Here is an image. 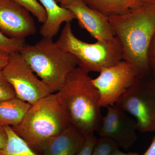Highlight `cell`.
Returning a JSON list of instances; mask_svg holds the SVG:
<instances>
[{
  "label": "cell",
  "mask_w": 155,
  "mask_h": 155,
  "mask_svg": "<svg viewBox=\"0 0 155 155\" xmlns=\"http://www.w3.org/2000/svg\"><path fill=\"white\" fill-rule=\"evenodd\" d=\"M109 19L122 45L123 60L135 67L139 76L145 77L150 69L148 54L155 35V0H145L125 14Z\"/></svg>",
  "instance_id": "cell-1"
},
{
  "label": "cell",
  "mask_w": 155,
  "mask_h": 155,
  "mask_svg": "<svg viewBox=\"0 0 155 155\" xmlns=\"http://www.w3.org/2000/svg\"><path fill=\"white\" fill-rule=\"evenodd\" d=\"M89 73L76 67L56 92L71 124L85 136L96 132L103 117L99 93Z\"/></svg>",
  "instance_id": "cell-2"
},
{
  "label": "cell",
  "mask_w": 155,
  "mask_h": 155,
  "mask_svg": "<svg viewBox=\"0 0 155 155\" xmlns=\"http://www.w3.org/2000/svg\"><path fill=\"white\" fill-rule=\"evenodd\" d=\"M56 93H51L31 106L22 121L11 127L35 152L42 154L50 140L71 125Z\"/></svg>",
  "instance_id": "cell-3"
},
{
  "label": "cell",
  "mask_w": 155,
  "mask_h": 155,
  "mask_svg": "<svg viewBox=\"0 0 155 155\" xmlns=\"http://www.w3.org/2000/svg\"><path fill=\"white\" fill-rule=\"evenodd\" d=\"M19 53L52 93L62 88L77 65L75 56L52 38H42L35 45L25 44Z\"/></svg>",
  "instance_id": "cell-4"
},
{
  "label": "cell",
  "mask_w": 155,
  "mask_h": 155,
  "mask_svg": "<svg viewBox=\"0 0 155 155\" xmlns=\"http://www.w3.org/2000/svg\"><path fill=\"white\" fill-rule=\"evenodd\" d=\"M55 42L75 56L78 67L88 72H100L123 60L122 45L117 37L109 40L88 43L75 36L71 22H66Z\"/></svg>",
  "instance_id": "cell-5"
},
{
  "label": "cell",
  "mask_w": 155,
  "mask_h": 155,
  "mask_svg": "<svg viewBox=\"0 0 155 155\" xmlns=\"http://www.w3.org/2000/svg\"><path fill=\"white\" fill-rule=\"evenodd\" d=\"M133 116L137 130L142 133L155 131V84L145 83L139 76L116 104Z\"/></svg>",
  "instance_id": "cell-6"
},
{
  "label": "cell",
  "mask_w": 155,
  "mask_h": 155,
  "mask_svg": "<svg viewBox=\"0 0 155 155\" xmlns=\"http://www.w3.org/2000/svg\"><path fill=\"white\" fill-rule=\"evenodd\" d=\"M2 71L13 87L16 97L31 105L52 93L19 52L10 54L8 64Z\"/></svg>",
  "instance_id": "cell-7"
},
{
  "label": "cell",
  "mask_w": 155,
  "mask_h": 155,
  "mask_svg": "<svg viewBox=\"0 0 155 155\" xmlns=\"http://www.w3.org/2000/svg\"><path fill=\"white\" fill-rule=\"evenodd\" d=\"M99 73L92 81L99 93L101 107L116 104L139 77L135 67L124 60Z\"/></svg>",
  "instance_id": "cell-8"
},
{
  "label": "cell",
  "mask_w": 155,
  "mask_h": 155,
  "mask_svg": "<svg viewBox=\"0 0 155 155\" xmlns=\"http://www.w3.org/2000/svg\"><path fill=\"white\" fill-rule=\"evenodd\" d=\"M105 116L96 131L100 137L114 140L119 147L127 150L137 140L135 119L116 105L108 106Z\"/></svg>",
  "instance_id": "cell-9"
},
{
  "label": "cell",
  "mask_w": 155,
  "mask_h": 155,
  "mask_svg": "<svg viewBox=\"0 0 155 155\" xmlns=\"http://www.w3.org/2000/svg\"><path fill=\"white\" fill-rule=\"evenodd\" d=\"M0 31L14 39L25 40L36 32L31 14L13 0H0Z\"/></svg>",
  "instance_id": "cell-10"
},
{
  "label": "cell",
  "mask_w": 155,
  "mask_h": 155,
  "mask_svg": "<svg viewBox=\"0 0 155 155\" xmlns=\"http://www.w3.org/2000/svg\"><path fill=\"white\" fill-rule=\"evenodd\" d=\"M60 5L72 11L81 28L97 41L109 40L116 36L109 17L90 8L81 0H70Z\"/></svg>",
  "instance_id": "cell-11"
},
{
  "label": "cell",
  "mask_w": 155,
  "mask_h": 155,
  "mask_svg": "<svg viewBox=\"0 0 155 155\" xmlns=\"http://www.w3.org/2000/svg\"><path fill=\"white\" fill-rule=\"evenodd\" d=\"M86 136L71 124L66 130L49 142L44 155H75L85 141Z\"/></svg>",
  "instance_id": "cell-12"
},
{
  "label": "cell",
  "mask_w": 155,
  "mask_h": 155,
  "mask_svg": "<svg viewBox=\"0 0 155 155\" xmlns=\"http://www.w3.org/2000/svg\"><path fill=\"white\" fill-rule=\"evenodd\" d=\"M44 7L47 15L40 33L43 38H52L60 30L62 23L71 22L75 19L74 14L69 9L59 6L55 0H38Z\"/></svg>",
  "instance_id": "cell-13"
},
{
  "label": "cell",
  "mask_w": 155,
  "mask_h": 155,
  "mask_svg": "<svg viewBox=\"0 0 155 155\" xmlns=\"http://www.w3.org/2000/svg\"><path fill=\"white\" fill-rule=\"evenodd\" d=\"M31 105L17 97L0 101V124L4 126H17Z\"/></svg>",
  "instance_id": "cell-14"
},
{
  "label": "cell",
  "mask_w": 155,
  "mask_h": 155,
  "mask_svg": "<svg viewBox=\"0 0 155 155\" xmlns=\"http://www.w3.org/2000/svg\"><path fill=\"white\" fill-rule=\"evenodd\" d=\"M90 8L108 17L122 15L138 7L145 0H81Z\"/></svg>",
  "instance_id": "cell-15"
},
{
  "label": "cell",
  "mask_w": 155,
  "mask_h": 155,
  "mask_svg": "<svg viewBox=\"0 0 155 155\" xmlns=\"http://www.w3.org/2000/svg\"><path fill=\"white\" fill-rule=\"evenodd\" d=\"M8 134L5 147L0 149V155H44L35 152L18 134L11 126H5Z\"/></svg>",
  "instance_id": "cell-16"
},
{
  "label": "cell",
  "mask_w": 155,
  "mask_h": 155,
  "mask_svg": "<svg viewBox=\"0 0 155 155\" xmlns=\"http://www.w3.org/2000/svg\"><path fill=\"white\" fill-rule=\"evenodd\" d=\"M22 6L35 17L38 22L44 23L47 19L46 11L43 6L38 0H13Z\"/></svg>",
  "instance_id": "cell-17"
},
{
  "label": "cell",
  "mask_w": 155,
  "mask_h": 155,
  "mask_svg": "<svg viewBox=\"0 0 155 155\" xmlns=\"http://www.w3.org/2000/svg\"><path fill=\"white\" fill-rule=\"evenodd\" d=\"M118 148L117 143L111 139L100 137L97 139L92 155H110L114 150Z\"/></svg>",
  "instance_id": "cell-18"
},
{
  "label": "cell",
  "mask_w": 155,
  "mask_h": 155,
  "mask_svg": "<svg viewBox=\"0 0 155 155\" xmlns=\"http://www.w3.org/2000/svg\"><path fill=\"white\" fill-rule=\"evenodd\" d=\"M25 44V40L10 38L0 31V50L11 54L19 52Z\"/></svg>",
  "instance_id": "cell-19"
},
{
  "label": "cell",
  "mask_w": 155,
  "mask_h": 155,
  "mask_svg": "<svg viewBox=\"0 0 155 155\" xmlns=\"http://www.w3.org/2000/svg\"><path fill=\"white\" fill-rule=\"evenodd\" d=\"M16 97L13 87L4 76L2 71L0 69V101Z\"/></svg>",
  "instance_id": "cell-20"
},
{
  "label": "cell",
  "mask_w": 155,
  "mask_h": 155,
  "mask_svg": "<svg viewBox=\"0 0 155 155\" xmlns=\"http://www.w3.org/2000/svg\"><path fill=\"white\" fill-rule=\"evenodd\" d=\"M97 139L94 133L86 135L84 143L75 155H92Z\"/></svg>",
  "instance_id": "cell-21"
},
{
  "label": "cell",
  "mask_w": 155,
  "mask_h": 155,
  "mask_svg": "<svg viewBox=\"0 0 155 155\" xmlns=\"http://www.w3.org/2000/svg\"><path fill=\"white\" fill-rule=\"evenodd\" d=\"M148 60L150 69L151 70L155 84V35L153 38L149 49Z\"/></svg>",
  "instance_id": "cell-22"
},
{
  "label": "cell",
  "mask_w": 155,
  "mask_h": 155,
  "mask_svg": "<svg viewBox=\"0 0 155 155\" xmlns=\"http://www.w3.org/2000/svg\"><path fill=\"white\" fill-rule=\"evenodd\" d=\"M8 141V134L5 126L0 124V149L5 148Z\"/></svg>",
  "instance_id": "cell-23"
},
{
  "label": "cell",
  "mask_w": 155,
  "mask_h": 155,
  "mask_svg": "<svg viewBox=\"0 0 155 155\" xmlns=\"http://www.w3.org/2000/svg\"><path fill=\"white\" fill-rule=\"evenodd\" d=\"M9 56L8 53L0 50V69H2L8 64Z\"/></svg>",
  "instance_id": "cell-24"
},
{
  "label": "cell",
  "mask_w": 155,
  "mask_h": 155,
  "mask_svg": "<svg viewBox=\"0 0 155 155\" xmlns=\"http://www.w3.org/2000/svg\"><path fill=\"white\" fill-rule=\"evenodd\" d=\"M142 155H155V136L148 149Z\"/></svg>",
  "instance_id": "cell-25"
},
{
  "label": "cell",
  "mask_w": 155,
  "mask_h": 155,
  "mask_svg": "<svg viewBox=\"0 0 155 155\" xmlns=\"http://www.w3.org/2000/svg\"><path fill=\"white\" fill-rule=\"evenodd\" d=\"M110 155H140L136 153H125L122 152L119 150V148L116 149L111 153Z\"/></svg>",
  "instance_id": "cell-26"
},
{
  "label": "cell",
  "mask_w": 155,
  "mask_h": 155,
  "mask_svg": "<svg viewBox=\"0 0 155 155\" xmlns=\"http://www.w3.org/2000/svg\"><path fill=\"white\" fill-rule=\"evenodd\" d=\"M57 2L60 3V5H63L69 2L70 0H55Z\"/></svg>",
  "instance_id": "cell-27"
}]
</instances>
